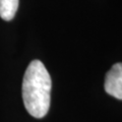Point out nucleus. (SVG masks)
Listing matches in <instances>:
<instances>
[{
  "label": "nucleus",
  "mask_w": 122,
  "mask_h": 122,
  "mask_svg": "<svg viewBox=\"0 0 122 122\" xmlns=\"http://www.w3.org/2000/svg\"><path fill=\"white\" fill-rule=\"evenodd\" d=\"M106 93L118 100H122V63H115L106 74Z\"/></svg>",
  "instance_id": "nucleus-2"
},
{
  "label": "nucleus",
  "mask_w": 122,
  "mask_h": 122,
  "mask_svg": "<svg viewBox=\"0 0 122 122\" xmlns=\"http://www.w3.org/2000/svg\"><path fill=\"white\" fill-rule=\"evenodd\" d=\"M52 81L48 70L40 60H33L22 81V100L30 115L43 118L50 108Z\"/></svg>",
  "instance_id": "nucleus-1"
},
{
  "label": "nucleus",
  "mask_w": 122,
  "mask_h": 122,
  "mask_svg": "<svg viewBox=\"0 0 122 122\" xmlns=\"http://www.w3.org/2000/svg\"><path fill=\"white\" fill-rule=\"evenodd\" d=\"M20 0H0V17L6 21L13 20Z\"/></svg>",
  "instance_id": "nucleus-3"
}]
</instances>
